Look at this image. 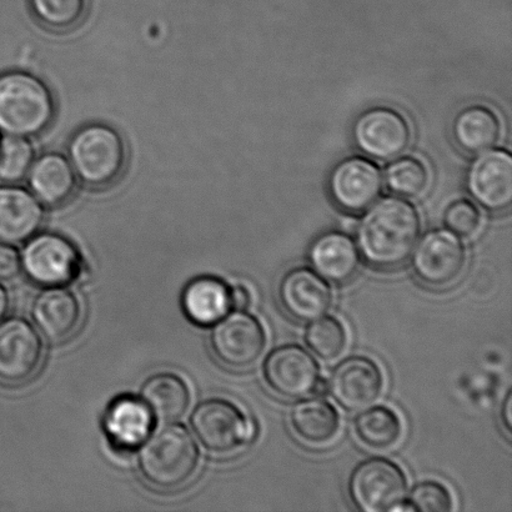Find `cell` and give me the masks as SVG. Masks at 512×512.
I'll list each match as a JSON object with an SVG mask.
<instances>
[{
  "instance_id": "cell-1",
  "label": "cell",
  "mask_w": 512,
  "mask_h": 512,
  "mask_svg": "<svg viewBox=\"0 0 512 512\" xmlns=\"http://www.w3.org/2000/svg\"><path fill=\"white\" fill-rule=\"evenodd\" d=\"M356 229V247L375 270L393 271L408 263L421 233L419 210L405 198L386 197L366 209Z\"/></svg>"
},
{
  "instance_id": "cell-2",
  "label": "cell",
  "mask_w": 512,
  "mask_h": 512,
  "mask_svg": "<svg viewBox=\"0 0 512 512\" xmlns=\"http://www.w3.org/2000/svg\"><path fill=\"white\" fill-rule=\"evenodd\" d=\"M54 118V95L42 79L22 70L0 74V133L38 137L47 132Z\"/></svg>"
},
{
  "instance_id": "cell-3",
  "label": "cell",
  "mask_w": 512,
  "mask_h": 512,
  "mask_svg": "<svg viewBox=\"0 0 512 512\" xmlns=\"http://www.w3.org/2000/svg\"><path fill=\"white\" fill-rule=\"evenodd\" d=\"M68 159L85 187L107 189L123 178L128 147L112 125L92 123L74 133L68 145Z\"/></svg>"
},
{
  "instance_id": "cell-4",
  "label": "cell",
  "mask_w": 512,
  "mask_h": 512,
  "mask_svg": "<svg viewBox=\"0 0 512 512\" xmlns=\"http://www.w3.org/2000/svg\"><path fill=\"white\" fill-rule=\"evenodd\" d=\"M138 461L140 474L150 486L173 491L189 484L197 474L200 453L184 426L167 425L144 441Z\"/></svg>"
},
{
  "instance_id": "cell-5",
  "label": "cell",
  "mask_w": 512,
  "mask_h": 512,
  "mask_svg": "<svg viewBox=\"0 0 512 512\" xmlns=\"http://www.w3.org/2000/svg\"><path fill=\"white\" fill-rule=\"evenodd\" d=\"M408 481L398 464L384 458L361 461L351 471L348 495L356 510L384 512L401 509Z\"/></svg>"
},
{
  "instance_id": "cell-6",
  "label": "cell",
  "mask_w": 512,
  "mask_h": 512,
  "mask_svg": "<svg viewBox=\"0 0 512 512\" xmlns=\"http://www.w3.org/2000/svg\"><path fill=\"white\" fill-rule=\"evenodd\" d=\"M20 265L32 283L44 288L70 284L83 273L78 249L63 235L54 233L30 238L20 254Z\"/></svg>"
},
{
  "instance_id": "cell-7",
  "label": "cell",
  "mask_w": 512,
  "mask_h": 512,
  "mask_svg": "<svg viewBox=\"0 0 512 512\" xmlns=\"http://www.w3.org/2000/svg\"><path fill=\"white\" fill-rule=\"evenodd\" d=\"M192 428L199 443L210 453H235L252 441L254 425L237 405L224 399H209L195 408Z\"/></svg>"
},
{
  "instance_id": "cell-8",
  "label": "cell",
  "mask_w": 512,
  "mask_h": 512,
  "mask_svg": "<svg viewBox=\"0 0 512 512\" xmlns=\"http://www.w3.org/2000/svg\"><path fill=\"white\" fill-rule=\"evenodd\" d=\"M411 268L415 278L431 289H446L463 275L466 266L465 245L458 235L434 229L415 245Z\"/></svg>"
},
{
  "instance_id": "cell-9",
  "label": "cell",
  "mask_w": 512,
  "mask_h": 512,
  "mask_svg": "<svg viewBox=\"0 0 512 512\" xmlns=\"http://www.w3.org/2000/svg\"><path fill=\"white\" fill-rule=\"evenodd\" d=\"M356 148L379 162L401 157L413 140L408 119L390 107H373L361 113L351 128Z\"/></svg>"
},
{
  "instance_id": "cell-10",
  "label": "cell",
  "mask_w": 512,
  "mask_h": 512,
  "mask_svg": "<svg viewBox=\"0 0 512 512\" xmlns=\"http://www.w3.org/2000/svg\"><path fill=\"white\" fill-rule=\"evenodd\" d=\"M210 346L220 364L247 370L258 363L266 346L263 324L245 310H235L213 325Z\"/></svg>"
},
{
  "instance_id": "cell-11",
  "label": "cell",
  "mask_w": 512,
  "mask_h": 512,
  "mask_svg": "<svg viewBox=\"0 0 512 512\" xmlns=\"http://www.w3.org/2000/svg\"><path fill=\"white\" fill-rule=\"evenodd\" d=\"M328 189L331 200L341 212L361 214L380 198L383 173L373 160L354 155L340 160L331 169Z\"/></svg>"
},
{
  "instance_id": "cell-12",
  "label": "cell",
  "mask_w": 512,
  "mask_h": 512,
  "mask_svg": "<svg viewBox=\"0 0 512 512\" xmlns=\"http://www.w3.org/2000/svg\"><path fill=\"white\" fill-rule=\"evenodd\" d=\"M266 386L286 400L308 398L321 376L316 360L303 346L286 344L271 350L263 365Z\"/></svg>"
},
{
  "instance_id": "cell-13",
  "label": "cell",
  "mask_w": 512,
  "mask_h": 512,
  "mask_svg": "<svg viewBox=\"0 0 512 512\" xmlns=\"http://www.w3.org/2000/svg\"><path fill=\"white\" fill-rule=\"evenodd\" d=\"M43 340L27 320L0 321V381L4 384L27 383L43 364Z\"/></svg>"
},
{
  "instance_id": "cell-14",
  "label": "cell",
  "mask_w": 512,
  "mask_h": 512,
  "mask_svg": "<svg viewBox=\"0 0 512 512\" xmlns=\"http://www.w3.org/2000/svg\"><path fill=\"white\" fill-rule=\"evenodd\" d=\"M384 389L379 365L366 356H349L329 376L328 393L346 411H361L373 405Z\"/></svg>"
},
{
  "instance_id": "cell-15",
  "label": "cell",
  "mask_w": 512,
  "mask_h": 512,
  "mask_svg": "<svg viewBox=\"0 0 512 512\" xmlns=\"http://www.w3.org/2000/svg\"><path fill=\"white\" fill-rule=\"evenodd\" d=\"M466 188L476 203L491 213H504L512 204V157L508 150L490 149L469 165Z\"/></svg>"
},
{
  "instance_id": "cell-16",
  "label": "cell",
  "mask_w": 512,
  "mask_h": 512,
  "mask_svg": "<svg viewBox=\"0 0 512 512\" xmlns=\"http://www.w3.org/2000/svg\"><path fill=\"white\" fill-rule=\"evenodd\" d=\"M280 308L298 323H311L328 313L333 293L326 280L306 266H295L276 286Z\"/></svg>"
},
{
  "instance_id": "cell-17",
  "label": "cell",
  "mask_w": 512,
  "mask_h": 512,
  "mask_svg": "<svg viewBox=\"0 0 512 512\" xmlns=\"http://www.w3.org/2000/svg\"><path fill=\"white\" fill-rule=\"evenodd\" d=\"M35 328L49 343H63L78 330L82 306L77 296L63 286L40 291L32 304Z\"/></svg>"
},
{
  "instance_id": "cell-18",
  "label": "cell",
  "mask_w": 512,
  "mask_h": 512,
  "mask_svg": "<svg viewBox=\"0 0 512 512\" xmlns=\"http://www.w3.org/2000/svg\"><path fill=\"white\" fill-rule=\"evenodd\" d=\"M155 418L142 399L123 395L105 411L103 429L110 444L119 450L140 448L153 433Z\"/></svg>"
},
{
  "instance_id": "cell-19",
  "label": "cell",
  "mask_w": 512,
  "mask_h": 512,
  "mask_svg": "<svg viewBox=\"0 0 512 512\" xmlns=\"http://www.w3.org/2000/svg\"><path fill=\"white\" fill-rule=\"evenodd\" d=\"M43 204L29 190L15 184L0 185V242H28L42 228Z\"/></svg>"
},
{
  "instance_id": "cell-20",
  "label": "cell",
  "mask_w": 512,
  "mask_h": 512,
  "mask_svg": "<svg viewBox=\"0 0 512 512\" xmlns=\"http://www.w3.org/2000/svg\"><path fill=\"white\" fill-rule=\"evenodd\" d=\"M308 259L311 269L329 283L344 285L359 273L360 254L348 234L329 230L311 243Z\"/></svg>"
},
{
  "instance_id": "cell-21",
  "label": "cell",
  "mask_w": 512,
  "mask_h": 512,
  "mask_svg": "<svg viewBox=\"0 0 512 512\" xmlns=\"http://www.w3.org/2000/svg\"><path fill=\"white\" fill-rule=\"evenodd\" d=\"M30 192L47 208H62L74 198L78 188L69 159L59 153L35 158L27 175Z\"/></svg>"
},
{
  "instance_id": "cell-22",
  "label": "cell",
  "mask_w": 512,
  "mask_h": 512,
  "mask_svg": "<svg viewBox=\"0 0 512 512\" xmlns=\"http://www.w3.org/2000/svg\"><path fill=\"white\" fill-rule=\"evenodd\" d=\"M451 134L455 144L463 152L480 154L499 144L503 135V124L493 109L483 104H473L455 115Z\"/></svg>"
},
{
  "instance_id": "cell-23",
  "label": "cell",
  "mask_w": 512,
  "mask_h": 512,
  "mask_svg": "<svg viewBox=\"0 0 512 512\" xmlns=\"http://www.w3.org/2000/svg\"><path fill=\"white\" fill-rule=\"evenodd\" d=\"M182 308L192 323L213 326L233 309L230 286L215 276H199L185 286Z\"/></svg>"
},
{
  "instance_id": "cell-24",
  "label": "cell",
  "mask_w": 512,
  "mask_h": 512,
  "mask_svg": "<svg viewBox=\"0 0 512 512\" xmlns=\"http://www.w3.org/2000/svg\"><path fill=\"white\" fill-rule=\"evenodd\" d=\"M289 423L296 438L310 446L329 444L340 430L338 411L320 396L295 404L290 410Z\"/></svg>"
},
{
  "instance_id": "cell-25",
  "label": "cell",
  "mask_w": 512,
  "mask_h": 512,
  "mask_svg": "<svg viewBox=\"0 0 512 512\" xmlns=\"http://www.w3.org/2000/svg\"><path fill=\"white\" fill-rule=\"evenodd\" d=\"M142 400L152 411L155 420L174 423L187 413L190 405V390L180 376L162 373L145 381Z\"/></svg>"
},
{
  "instance_id": "cell-26",
  "label": "cell",
  "mask_w": 512,
  "mask_h": 512,
  "mask_svg": "<svg viewBox=\"0 0 512 512\" xmlns=\"http://www.w3.org/2000/svg\"><path fill=\"white\" fill-rule=\"evenodd\" d=\"M354 430L366 448L385 451L399 443L403 435V424L394 410L380 405L361 411L356 416Z\"/></svg>"
},
{
  "instance_id": "cell-27",
  "label": "cell",
  "mask_w": 512,
  "mask_h": 512,
  "mask_svg": "<svg viewBox=\"0 0 512 512\" xmlns=\"http://www.w3.org/2000/svg\"><path fill=\"white\" fill-rule=\"evenodd\" d=\"M30 13L43 28L67 33L87 17L89 0H28Z\"/></svg>"
},
{
  "instance_id": "cell-28",
  "label": "cell",
  "mask_w": 512,
  "mask_h": 512,
  "mask_svg": "<svg viewBox=\"0 0 512 512\" xmlns=\"http://www.w3.org/2000/svg\"><path fill=\"white\" fill-rule=\"evenodd\" d=\"M429 182L428 167L415 157L396 158L385 170L386 187L401 198L420 197L428 189Z\"/></svg>"
},
{
  "instance_id": "cell-29",
  "label": "cell",
  "mask_w": 512,
  "mask_h": 512,
  "mask_svg": "<svg viewBox=\"0 0 512 512\" xmlns=\"http://www.w3.org/2000/svg\"><path fill=\"white\" fill-rule=\"evenodd\" d=\"M348 343V334L344 325L333 316H321L311 321L305 331V344L313 354L324 361L339 358Z\"/></svg>"
},
{
  "instance_id": "cell-30",
  "label": "cell",
  "mask_w": 512,
  "mask_h": 512,
  "mask_svg": "<svg viewBox=\"0 0 512 512\" xmlns=\"http://www.w3.org/2000/svg\"><path fill=\"white\" fill-rule=\"evenodd\" d=\"M34 159V148L27 138L4 135L0 140V183L18 184L27 179Z\"/></svg>"
},
{
  "instance_id": "cell-31",
  "label": "cell",
  "mask_w": 512,
  "mask_h": 512,
  "mask_svg": "<svg viewBox=\"0 0 512 512\" xmlns=\"http://www.w3.org/2000/svg\"><path fill=\"white\" fill-rule=\"evenodd\" d=\"M409 509L419 512H449L453 509V498L450 491L438 481H423L411 490Z\"/></svg>"
},
{
  "instance_id": "cell-32",
  "label": "cell",
  "mask_w": 512,
  "mask_h": 512,
  "mask_svg": "<svg viewBox=\"0 0 512 512\" xmlns=\"http://www.w3.org/2000/svg\"><path fill=\"white\" fill-rule=\"evenodd\" d=\"M444 224L458 237H474L481 227L480 210L468 199L456 200L445 210Z\"/></svg>"
},
{
  "instance_id": "cell-33",
  "label": "cell",
  "mask_w": 512,
  "mask_h": 512,
  "mask_svg": "<svg viewBox=\"0 0 512 512\" xmlns=\"http://www.w3.org/2000/svg\"><path fill=\"white\" fill-rule=\"evenodd\" d=\"M20 254L12 244L0 242V280H12L19 274Z\"/></svg>"
},
{
  "instance_id": "cell-34",
  "label": "cell",
  "mask_w": 512,
  "mask_h": 512,
  "mask_svg": "<svg viewBox=\"0 0 512 512\" xmlns=\"http://www.w3.org/2000/svg\"><path fill=\"white\" fill-rule=\"evenodd\" d=\"M230 294H232V306L235 310H247L252 304V294L247 286H230Z\"/></svg>"
},
{
  "instance_id": "cell-35",
  "label": "cell",
  "mask_w": 512,
  "mask_h": 512,
  "mask_svg": "<svg viewBox=\"0 0 512 512\" xmlns=\"http://www.w3.org/2000/svg\"><path fill=\"white\" fill-rule=\"evenodd\" d=\"M511 415H512V393H511V390H509L508 394H506V396H505L503 405H501V413H500L501 426H503L505 434H506V436H508L509 440H511V431H512Z\"/></svg>"
},
{
  "instance_id": "cell-36",
  "label": "cell",
  "mask_w": 512,
  "mask_h": 512,
  "mask_svg": "<svg viewBox=\"0 0 512 512\" xmlns=\"http://www.w3.org/2000/svg\"><path fill=\"white\" fill-rule=\"evenodd\" d=\"M10 308V299L7 289L0 284V321H3L7 316Z\"/></svg>"
}]
</instances>
